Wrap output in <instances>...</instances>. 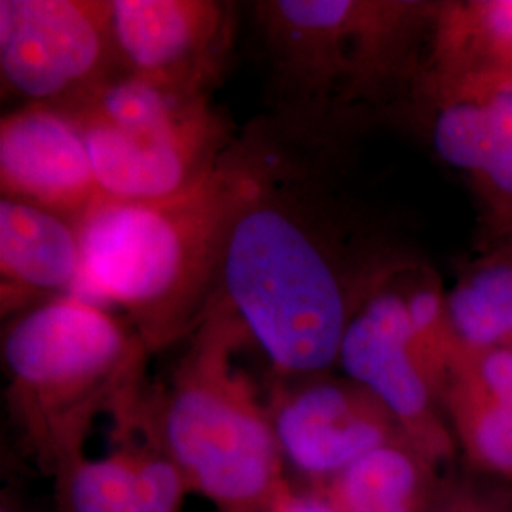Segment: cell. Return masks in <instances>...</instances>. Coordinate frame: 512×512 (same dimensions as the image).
I'll return each mask as SVG.
<instances>
[{
    "label": "cell",
    "instance_id": "1",
    "mask_svg": "<svg viewBox=\"0 0 512 512\" xmlns=\"http://www.w3.org/2000/svg\"><path fill=\"white\" fill-rule=\"evenodd\" d=\"M255 173L220 260L213 300L262 349L274 378L338 365L351 317L365 302L336 224L294 158L255 131Z\"/></svg>",
    "mask_w": 512,
    "mask_h": 512
},
{
    "label": "cell",
    "instance_id": "2",
    "mask_svg": "<svg viewBox=\"0 0 512 512\" xmlns=\"http://www.w3.org/2000/svg\"><path fill=\"white\" fill-rule=\"evenodd\" d=\"M256 135L236 141L203 179L158 200L103 196L76 222V296L116 306L154 355L188 338L217 293L228 232L255 173Z\"/></svg>",
    "mask_w": 512,
    "mask_h": 512
},
{
    "label": "cell",
    "instance_id": "3",
    "mask_svg": "<svg viewBox=\"0 0 512 512\" xmlns=\"http://www.w3.org/2000/svg\"><path fill=\"white\" fill-rule=\"evenodd\" d=\"M150 355L128 321L76 294L10 317L4 401L23 456L54 478L88 454L95 421L122 420L143 397Z\"/></svg>",
    "mask_w": 512,
    "mask_h": 512
},
{
    "label": "cell",
    "instance_id": "4",
    "mask_svg": "<svg viewBox=\"0 0 512 512\" xmlns=\"http://www.w3.org/2000/svg\"><path fill=\"white\" fill-rule=\"evenodd\" d=\"M245 342L238 317L213 300L167 380L148 384L124 420L217 512H260L293 482L266 399L236 365Z\"/></svg>",
    "mask_w": 512,
    "mask_h": 512
},
{
    "label": "cell",
    "instance_id": "5",
    "mask_svg": "<svg viewBox=\"0 0 512 512\" xmlns=\"http://www.w3.org/2000/svg\"><path fill=\"white\" fill-rule=\"evenodd\" d=\"M270 88L281 122L298 135L338 107L368 99L403 73L433 8L418 2H255Z\"/></svg>",
    "mask_w": 512,
    "mask_h": 512
},
{
    "label": "cell",
    "instance_id": "6",
    "mask_svg": "<svg viewBox=\"0 0 512 512\" xmlns=\"http://www.w3.org/2000/svg\"><path fill=\"white\" fill-rule=\"evenodd\" d=\"M103 196L158 200L203 179L238 139L209 97L120 74L76 109Z\"/></svg>",
    "mask_w": 512,
    "mask_h": 512
},
{
    "label": "cell",
    "instance_id": "7",
    "mask_svg": "<svg viewBox=\"0 0 512 512\" xmlns=\"http://www.w3.org/2000/svg\"><path fill=\"white\" fill-rule=\"evenodd\" d=\"M124 74L112 0H2V92L73 110Z\"/></svg>",
    "mask_w": 512,
    "mask_h": 512
},
{
    "label": "cell",
    "instance_id": "8",
    "mask_svg": "<svg viewBox=\"0 0 512 512\" xmlns=\"http://www.w3.org/2000/svg\"><path fill=\"white\" fill-rule=\"evenodd\" d=\"M266 406L287 473L310 490L366 454L408 440L384 404L346 376L274 378Z\"/></svg>",
    "mask_w": 512,
    "mask_h": 512
},
{
    "label": "cell",
    "instance_id": "9",
    "mask_svg": "<svg viewBox=\"0 0 512 512\" xmlns=\"http://www.w3.org/2000/svg\"><path fill=\"white\" fill-rule=\"evenodd\" d=\"M338 365L385 410L427 458L442 465L456 440L414 344L406 294L374 287L349 321Z\"/></svg>",
    "mask_w": 512,
    "mask_h": 512
},
{
    "label": "cell",
    "instance_id": "10",
    "mask_svg": "<svg viewBox=\"0 0 512 512\" xmlns=\"http://www.w3.org/2000/svg\"><path fill=\"white\" fill-rule=\"evenodd\" d=\"M124 73L169 92L211 97L236 42V6L219 0H112Z\"/></svg>",
    "mask_w": 512,
    "mask_h": 512
},
{
    "label": "cell",
    "instance_id": "11",
    "mask_svg": "<svg viewBox=\"0 0 512 512\" xmlns=\"http://www.w3.org/2000/svg\"><path fill=\"white\" fill-rule=\"evenodd\" d=\"M2 198L78 222L101 198L82 131L65 110L23 105L0 122Z\"/></svg>",
    "mask_w": 512,
    "mask_h": 512
},
{
    "label": "cell",
    "instance_id": "12",
    "mask_svg": "<svg viewBox=\"0 0 512 512\" xmlns=\"http://www.w3.org/2000/svg\"><path fill=\"white\" fill-rule=\"evenodd\" d=\"M52 480L59 512H181L190 495L177 465L129 423L116 425L107 454H84Z\"/></svg>",
    "mask_w": 512,
    "mask_h": 512
},
{
    "label": "cell",
    "instance_id": "13",
    "mask_svg": "<svg viewBox=\"0 0 512 512\" xmlns=\"http://www.w3.org/2000/svg\"><path fill=\"white\" fill-rule=\"evenodd\" d=\"M440 406L471 467L512 480V349H463L440 389Z\"/></svg>",
    "mask_w": 512,
    "mask_h": 512
},
{
    "label": "cell",
    "instance_id": "14",
    "mask_svg": "<svg viewBox=\"0 0 512 512\" xmlns=\"http://www.w3.org/2000/svg\"><path fill=\"white\" fill-rule=\"evenodd\" d=\"M82 272L78 228L46 209L0 200L2 315H18L55 296L73 294Z\"/></svg>",
    "mask_w": 512,
    "mask_h": 512
},
{
    "label": "cell",
    "instance_id": "15",
    "mask_svg": "<svg viewBox=\"0 0 512 512\" xmlns=\"http://www.w3.org/2000/svg\"><path fill=\"white\" fill-rule=\"evenodd\" d=\"M439 478V463L401 440L366 454L315 492L336 512H425Z\"/></svg>",
    "mask_w": 512,
    "mask_h": 512
},
{
    "label": "cell",
    "instance_id": "16",
    "mask_svg": "<svg viewBox=\"0 0 512 512\" xmlns=\"http://www.w3.org/2000/svg\"><path fill=\"white\" fill-rule=\"evenodd\" d=\"M427 76L512 78V0L452 2L433 8Z\"/></svg>",
    "mask_w": 512,
    "mask_h": 512
},
{
    "label": "cell",
    "instance_id": "17",
    "mask_svg": "<svg viewBox=\"0 0 512 512\" xmlns=\"http://www.w3.org/2000/svg\"><path fill=\"white\" fill-rule=\"evenodd\" d=\"M452 329L465 349H512V266L480 268L446 296Z\"/></svg>",
    "mask_w": 512,
    "mask_h": 512
},
{
    "label": "cell",
    "instance_id": "18",
    "mask_svg": "<svg viewBox=\"0 0 512 512\" xmlns=\"http://www.w3.org/2000/svg\"><path fill=\"white\" fill-rule=\"evenodd\" d=\"M425 512H512L505 482L480 476H440Z\"/></svg>",
    "mask_w": 512,
    "mask_h": 512
},
{
    "label": "cell",
    "instance_id": "19",
    "mask_svg": "<svg viewBox=\"0 0 512 512\" xmlns=\"http://www.w3.org/2000/svg\"><path fill=\"white\" fill-rule=\"evenodd\" d=\"M260 512H336L329 501L310 488L291 482Z\"/></svg>",
    "mask_w": 512,
    "mask_h": 512
},
{
    "label": "cell",
    "instance_id": "20",
    "mask_svg": "<svg viewBox=\"0 0 512 512\" xmlns=\"http://www.w3.org/2000/svg\"><path fill=\"white\" fill-rule=\"evenodd\" d=\"M0 512H35L31 511L25 501L12 490H2L0 495Z\"/></svg>",
    "mask_w": 512,
    "mask_h": 512
}]
</instances>
